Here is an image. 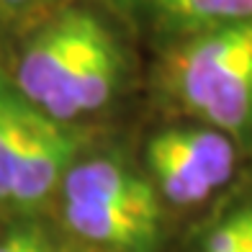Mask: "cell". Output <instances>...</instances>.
<instances>
[{
  "label": "cell",
  "instance_id": "cell-3",
  "mask_svg": "<svg viewBox=\"0 0 252 252\" xmlns=\"http://www.w3.org/2000/svg\"><path fill=\"white\" fill-rule=\"evenodd\" d=\"M152 83L165 111L232 136L252 155V18L165 44Z\"/></svg>",
  "mask_w": 252,
  "mask_h": 252
},
{
  "label": "cell",
  "instance_id": "cell-4",
  "mask_svg": "<svg viewBox=\"0 0 252 252\" xmlns=\"http://www.w3.org/2000/svg\"><path fill=\"white\" fill-rule=\"evenodd\" d=\"M252 155L206 124L180 121L150 131L139 165L167 211H190L219 201L242 178Z\"/></svg>",
  "mask_w": 252,
  "mask_h": 252
},
{
  "label": "cell",
  "instance_id": "cell-11",
  "mask_svg": "<svg viewBox=\"0 0 252 252\" xmlns=\"http://www.w3.org/2000/svg\"><path fill=\"white\" fill-rule=\"evenodd\" d=\"M75 252H88V250H83V247H77V250H75Z\"/></svg>",
  "mask_w": 252,
  "mask_h": 252
},
{
  "label": "cell",
  "instance_id": "cell-5",
  "mask_svg": "<svg viewBox=\"0 0 252 252\" xmlns=\"http://www.w3.org/2000/svg\"><path fill=\"white\" fill-rule=\"evenodd\" d=\"M95 142V126L62 124L29 106L8 214H49L64 175Z\"/></svg>",
  "mask_w": 252,
  "mask_h": 252
},
{
  "label": "cell",
  "instance_id": "cell-8",
  "mask_svg": "<svg viewBox=\"0 0 252 252\" xmlns=\"http://www.w3.org/2000/svg\"><path fill=\"white\" fill-rule=\"evenodd\" d=\"M29 119V103L18 95L5 64L0 62V216L8 214L10 190H13V175L21 155Z\"/></svg>",
  "mask_w": 252,
  "mask_h": 252
},
{
  "label": "cell",
  "instance_id": "cell-6",
  "mask_svg": "<svg viewBox=\"0 0 252 252\" xmlns=\"http://www.w3.org/2000/svg\"><path fill=\"white\" fill-rule=\"evenodd\" d=\"M188 252H252V162L201 221Z\"/></svg>",
  "mask_w": 252,
  "mask_h": 252
},
{
  "label": "cell",
  "instance_id": "cell-10",
  "mask_svg": "<svg viewBox=\"0 0 252 252\" xmlns=\"http://www.w3.org/2000/svg\"><path fill=\"white\" fill-rule=\"evenodd\" d=\"M67 3H72V0H0V26L16 29L21 33L36 21L64 8Z\"/></svg>",
  "mask_w": 252,
  "mask_h": 252
},
{
  "label": "cell",
  "instance_id": "cell-9",
  "mask_svg": "<svg viewBox=\"0 0 252 252\" xmlns=\"http://www.w3.org/2000/svg\"><path fill=\"white\" fill-rule=\"evenodd\" d=\"M52 214H8L0 216V252H75Z\"/></svg>",
  "mask_w": 252,
  "mask_h": 252
},
{
  "label": "cell",
  "instance_id": "cell-1",
  "mask_svg": "<svg viewBox=\"0 0 252 252\" xmlns=\"http://www.w3.org/2000/svg\"><path fill=\"white\" fill-rule=\"evenodd\" d=\"M3 62L18 95L62 124L95 126L131 83V49L90 5L67 3L18 33Z\"/></svg>",
  "mask_w": 252,
  "mask_h": 252
},
{
  "label": "cell",
  "instance_id": "cell-2",
  "mask_svg": "<svg viewBox=\"0 0 252 252\" xmlns=\"http://www.w3.org/2000/svg\"><path fill=\"white\" fill-rule=\"evenodd\" d=\"M49 214L88 252H165L167 245V209L139 159L100 142L70 167Z\"/></svg>",
  "mask_w": 252,
  "mask_h": 252
},
{
  "label": "cell",
  "instance_id": "cell-7",
  "mask_svg": "<svg viewBox=\"0 0 252 252\" xmlns=\"http://www.w3.org/2000/svg\"><path fill=\"white\" fill-rule=\"evenodd\" d=\"M152 24L173 44L201 31L252 18V0H139Z\"/></svg>",
  "mask_w": 252,
  "mask_h": 252
}]
</instances>
